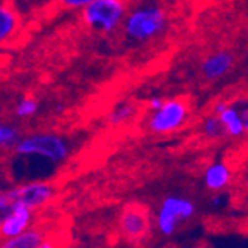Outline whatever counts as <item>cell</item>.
<instances>
[{"mask_svg":"<svg viewBox=\"0 0 248 248\" xmlns=\"http://www.w3.org/2000/svg\"><path fill=\"white\" fill-rule=\"evenodd\" d=\"M168 24L167 11L156 2L139 3L128 9L122 24V33L132 43H147L159 37Z\"/></svg>","mask_w":248,"mask_h":248,"instance_id":"6da1fadb","label":"cell"},{"mask_svg":"<svg viewBox=\"0 0 248 248\" xmlns=\"http://www.w3.org/2000/svg\"><path fill=\"white\" fill-rule=\"evenodd\" d=\"M18 156H34L51 162L52 165L62 164L70 156L72 147L67 139L57 132L42 131L22 135L14 149Z\"/></svg>","mask_w":248,"mask_h":248,"instance_id":"7a4b0ae2","label":"cell"},{"mask_svg":"<svg viewBox=\"0 0 248 248\" xmlns=\"http://www.w3.org/2000/svg\"><path fill=\"white\" fill-rule=\"evenodd\" d=\"M126 14L125 0H94L80 9V21L88 30L111 34L122 30Z\"/></svg>","mask_w":248,"mask_h":248,"instance_id":"3957f363","label":"cell"},{"mask_svg":"<svg viewBox=\"0 0 248 248\" xmlns=\"http://www.w3.org/2000/svg\"><path fill=\"white\" fill-rule=\"evenodd\" d=\"M196 205L190 198L170 195L161 201L155 216L156 229L162 236H172L182 223L193 218Z\"/></svg>","mask_w":248,"mask_h":248,"instance_id":"277c9868","label":"cell"},{"mask_svg":"<svg viewBox=\"0 0 248 248\" xmlns=\"http://www.w3.org/2000/svg\"><path fill=\"white\" fill-rule=\"evenodd\" d=\"M189 115L190 107L185 98H170L157 110H152L147 128L156 135H167L182 128L187 122Z\"/></svg>","mask_w":248,"mask_h":248,"instance_id":"5b68a950","label":"cell"},{"mask_svg":"<svg viewBox=\"0 0 248 248\" xmlns=\"http://www.w3.org/2000/svg\"><path fill=\"white\" fill-rule=\"evenodd\" d=\"M55 187L48 182H29L8 190L11 198L31 211L45 207L55 196Z\"/></svg>","mask_w":248,"mask_h":248,"instance_id":"8992f818","label":"cell"},{"mask_svg":"<svg viewBox=\"0 0 248 248\" xmlns=\"http://www.w3.org/2000/svg\"><path fill=\"white\" fill-rule=\"evenodd\" d=\"M119 229L128 241H143L150 231L147 211L137 204L126 205L119 217Z\"/></svg>","mask_w":248,"mask_h":248,"instance_id":"52a82bcc","label":"cell"},{"mask_svg":"<svg viewBox=\"0 0 248 248\" xmlns=\"http://www.w3.org/2000/svg\"><path fill=\"white\" fill-rule=\"evenodd\" d=\"M22 18L12 0H0V48L21 36Z\"/></svg>","mask_w":248,"mask_h":248,"instance_id":"ba28073f","label":"cell"},{"mask_svg":"<svg viewBox=\"0 0 248 248\" xmlns=\"http://www.w3.org/2000/svg\"><path fill=\"white\" fill-rule=\"evenodd\" d=\"M235 65V55L228 51L221 49L210 54L201 62V73L207 80H218L226 76Z\"/></svg>","mask_w":248,"mask_h":248,"instance_id":"9c48e42d","label":"cell"},{"mask_svg":"<svg viewBox=\"0 0 248 248\" xmlns=\"http://www.w3.org/2000/svg\"><path fill=\"white\" fill-rule=\"evenodd\" d=\"M33 221V211L24 205L16 204L14 213L5 220V223L0 226V236L2 238H14L21 235L30 229V224Z\"/></svg>","mask_w":248,"mask_h":248,"instance_id":"30bf717a","label":"cell"},{"mask_svg":"<svg viewBox=\"0 0 248 248\" xmlns=\"http://www.w3.org/2000/svg\"><path fill=\"white\" fill-rule=\"evenodd\" d=\"M202 182L211 192H223L232 183V170L226 162H213L205 168L204 175H202Z\"/></svg>","mask_w":248,"mask_h":248,"instance_id":"8fae6325","label":"cell"},{"mask_svg":"<svg viewBox=\"0 0 248 248\" xmlns=\"http://www.w3.org/2000/svg\"><path fill=\"white\" fill-rule=\"evenodd\" d=\"M226 129V135L228 137H232V139H239L242 135L247 134V129H245V125L242 122V118L239 115V111L236 108L235 104H229L228 108L221 111L220 115H217Z\"/></svg>","mask_w":248,"mask_h":248,"instance_id":"7c38bea8","label":"cell"},{"mask_svg":"<svg viewBox=\"0 0 248 248\" xmlns=\"http://www.w3.org/2000/svg\"><path fill=\"white\" fill-rule=\"evenodd\" d=\"M43 239L45 235L40 229H27L18 236L5 238L0 248H39Z\"/></svg>","mask_w":248,"mask_h":248,"instance_id":"4fadbf2b","label":"cell"},{"mask_svg":"<svg viewBox=\"0 0 248 248\" xmlns=\"http://www.w3.org/2000/svg\"><path fill=\"white\" fill-rule=\"evenodd\" d=\"M135 113H137V106L129 103V101H124V103H119L111 108L107 119H108L110 125L118 126V125L129 122L135 116Z\"/></svg>","mask_w":248,"mask_h":248,"instance_id":"5bb4252c","label":"cell"},{"mask_svg":"<svg viewBox=\"0 0 248 248\" xmlns=\"http://www.w3.org/2000/svg\"><path fill=\"white\" fill-rule=\"evenodd\" d=\"M19 139H21V135L15 125L0 122V153L14 150Z\"/></svg>","mask_w":248,"mask_h":248,"instance_id":"9a60e30c","label":"cell"},{"mask_svg":"<svg viewBox=\"0 0 248 248\" xmlns=\"http://www.w3.org/2000/svg\"><path fill=\"white\" fill-rule=\"evenodd\" d=\"M201 131L210 140H218L226 135V129H224L220 118L216 113H211L207 118H204L201 125Z\"/></svg>","mask_w":248,"mask_h":248,"instance_id":"2e32d148","label":"cell"},{"mask_svg":"<svg viewBox=\"0 0 248 248\" xmlns=\"http://www.w3.org/2000/svg\"><path fill=\"white\" fill-rule=\"evenodd\" d=\"M37 110H39V103L31 97H24L16 103L15 115L21 119H27V118H31L33 115H36Z\"/></svg>","mask_w":248,"mask_h":248,"instance_id":"e0dca14e","label":"cell"},{"mask_svg":"<svg viewBox=\"0 0 248 248\" xmlns=\"http://www.w3.org/2000/svg\"><path fill=\"white\" fill-rule=\"evenodd\" d=\"M18 202H15L8 192L0 193V226L5 223V220L14 213Z\"/></svg>","mask_w":248,"mask_h":248,"instance_id":"ac0fdd59","label":"cell"},{"mask_svg":"<svg viewBox=\"0 0 248 248\" xmlns=\"http://www.w3.org/2000/svg\"><path fill=\"white\" fill-rule=\"evenodd\" d=\"M94 0H57V3L64 9H72V11H80L86 5H89Z\"/></svg>","mask_w":248,"mask_h":248,"instance_id":"d6986e66","label":"cell"},{"mask_svg":"<svg viewBox=\"0 0 248 248\" xmlns=\"http://www.w3.org/2000/svg\"><path fill=\"white\" fill-rule=\"evenodd\" d=\"M235 106H236V108L239 111V115L242 118V122L245 125V129L248 132V98H242V100L236 101Z\"/></svg>","mask_w":248,"mask_h":248,"instance_id":"ffe728a7","label":"cell"},{"mask_svg":"<svg viewBox=\"0 0 248 248\" xmlns=\"http://www.w3.org/2000/svg\"><path fill=\"white\" fill-rule=\"evenodd\" d=\"M228 202V196L224 195L223 192H214V195L211 196L210 199V204L216 208H220V207H224Z\"/></svg>","mask_w":248,"mask_h":248,"instance_id":"44dd1931","label":"cell"},{"mask_svg":"<svg viewBox=\"0 0 248 248\" xmlns=\"http://www.w3.org/2000/svg\"><path fill=\"white\" fill-rule=\"evenodd\" d=\"M164 101L165 100L162 97H150L149 101H147V106H149L150 110H157V108H159L164 104Z\"/></svg>","mask_w":248,"mask_h":248,"instance_id":"7402d4cb","label":"cell"},{"mask_svg":"<svg viewBox=\"0 0 248 248\" xmlns=\"http://www.w3.org/2000/svg\"><path fill=\"white\" fill-rule=\"evenodd\" d=\"M39 248H62V247L60 245V242H58L57 239H52V238H45Z\"/></svg>","mask_w":248,"mask_h":248,"instance_id":"603a6c76","label":"cell"},{"mask_svg":"<svg viewBox=\"0 0 248 248\" xmlns=\"http://www.w3.org/2000/svg\"><path fill=\"white\" fill-rule=\"evenodd\" d=\"M228 106H229V103H226V101H217V103L213 106V113L220 115L221 111H224V110L228 108Z\"/></svg>","mask_w":248,"mask_h":248,"instance_id":"cb8c5ba5","label":"cell"},{"mask_svg":"<svg viewBox=\"0 0 248 248\" xmlns=\"http://www.w3.org/2000/svg\"><path fill=\"white\" fill-rule=\"evenodd\" d=\"M6 64H8V58L3 57V55H0V78H2V73H3V69H5Z\"/></svg>","mask_w":248,"mask_h":248,"instance_id":"d4e9b609","label":"cell"},{"mask_svg":"<svg viewBox=\"0 0 248 248\" xmlns=\"http://www.w3.org/2000/svg\"><path fill=\"white\" fill-rule=\"evenodd\" d=\"M245 150H247V155H248V139H247V141H245Z\"/></svg>","mask_w":248,"mask_h":248,"instance_id":"484cf974","label":"cell"},{"mask_svg":"<svg viewBox=\"0 0 248 248\" xmlns=\"http://www.w3.org/2000/svg\"><path fill=\"white\" fill-rule=\"evenodd\" d=\"M245 183H247V186H248V175H247V178H245Z\"/></svg>","mask_w":248,"mask_h":248,"instance_id":"4316f807","label":"cell"},{"mask_svg":"<svg viewBox=\"0 0 248 248\" xmlns=\"http://www.w3.org/2000/svg\"><path fill=\"white\" fill-rule=\"evenodd\" d=\"M245 57H247V60H248V49H247V52H245Z\"/></svg>","mask_w":248,"mask_h":248,"instance_id":"83f0119b","label":"cell"}]
</instances>
